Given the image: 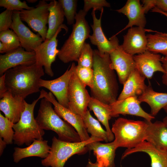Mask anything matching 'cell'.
<instances>
[{
    "label": "cell",
    "instance_id": "cell-1",
    "mask_svg": "<svg viewBox=\"0 0 167 167\" xmlns=\"http://www.w3.org/2000/svg\"><path fill=\"white\" fill-rule=\"evenodd\" d=\"M109 54L93 50V87L92 97L110 105L117 100L119 86L114 70L110 67Z\"/></svg>",
    "mask_w": 167,
    "mask_h": 167
},
{
    "label": "cell",
    "instance_id": "cell-2",
    "mask_svg": "<svg viewBox=\"0 0 167 167\" xmlns=\"http://www.w3.org/2000/svg\"><path fill=\"white\" fill-rule=\"evenodd\" d=\"M40 60L28 65H19L7 70L4 73L8 91L14 96L24 99L31 94L40 91L39 81L44 75Z\"/></svg>",
    "mask_w": 167,
    "mask_h": 167
},
{
    "label": "cell",
    "instance_id": "cell-3",
    "mask_svg": "<svg viewBox=\"0 0 167 167\" xmlns=\"http://www.w3.org/2000/svg\"><path fill=\"white\" fill-rule=\"evenodd\" d=\"M43 130L55 132L61 140L71 142L81 141L79 135L69 123L62 120L52 107V104L45 98L41 100L35 118Z\"/></svg>",
    "mask_w": 167,
    "mask_h": 167
},
{
    "label": "cell",
    "instance_id": "cell-4",
    "mask_svg": "<svg viewBox=\"0 0 167 167\" xmlns=\"http://www.w3.org/2000/svg\"><path fill=\"white\" fill-rule=\"evenodd\" d=\"M87 14L83 10L76 13L72 32L59 50L58 56L64 63L77 62L85 41L89 38L90 28L85 19Z\"/></svg>",
    "mask_w": 167,
    "mask_h": 167
},
{
    "label": "cell",
    "instance_id": "cell-5",
    "mask_svg": "<svg viewBox=\"0 0 167 167\" xmlns=\"http://www.w3.org/2000/svg\"><path fill=\"white\" fill-rule=\"evenodd\" d=\"M148 126L145 120L135 121L123 118L116 120L111 131L114 137L113 141L117 148H133L145 141Z\"/></svg>",
    "mask_w": 167,
    "mask_h": 167
},
{
    "label": "cell",
    "instance_id": "cell-6",
    "mask_svg": "<svg viewBox=\"0 0 167 167\" xmlns=\"http://www.w3.org/2000/svg\"><path fill=\"white\" fill-rule=\"evenodd\" d=\"M43 98L40 94L39 97L31 104L25 101V108L19 121L14 124L15 131L13 137L14 144L20 146L25 144L31 145L35 139H43L45 132L34 117V110L36 105L40 99Z\"/></svg>",
    "mask_w": 167,
    "mask_h": 167
},
{
    "label": "cell",
    "instance_id": "cell-7",
    "mask_svg": "<svg viewBox=\"0 0 167 167\" xmlns=\"http://www.w3.org/2000/svg\"><path fill=\"white\" fill-rule=\"evenodd\" d=\"M52 140L48 156L41 161V164L46 167H64L66 162L72 156L86 153L88 151L87 146L89 143L94 141H103L92 136L86 141L78 142L62 141L55 136L53 137Z\"/></svg>",
    "mask_w": 167,
    "mask_h": 167
},
{
    "label": "cell",
    "instance_id": "cell-8",
    "mask_svg": "<svg viewBox=\"0 0 167 167\" xmlns=\"http://www.w3.org/2000/svg\"><path fill=\"white\" fill-rule=\"evenodd\" d=\"M86 87L78 78L75 69L68 88V109L83 118L88 110L91 98Z\"/></svg>",
    "mask_w": 167,
    "mask_h": 167
},
{
    "label": "cell",
    "instance_id": "cell-9",
    "mask_svg": "<svg viewBox=\"0 0 167 167\" xmlns=\"http://www.w3.org/2000/svg\"><path fill=\"white\" fill-rule=\"evenodd\" d=\"M49 15V3L45 0H40L36 7L30 10H23L20 11L22 21L26 23L34 31L37 32L44 41L46 39Z\"/></svg>",
    "mask_w": 167,
    "mask_h": 167
},
{
    "label": "cell",
    "instance_id": "cell-10",
    "mask_svg": "<svg viewBox=\"0 0 167 167\" xmlns=\"http://www.w3.org/2000/svg\"><path fill=\"white\" fill-rule=\"evenodd\" d=\"M40 92V94L43 96V98L46 99L54 105V109L58 116L76 130L81 141H86L90 138L82 117L59 104L51 92H47L43 89Z\"/></svg>",
    "mask_w": 167,
    "mask_h": 167
},
{
    "label": "cell",
    "instance_id": "cell-11",
    "mask_svg": "<svg viewBox=\"0 0 167 167\" xmlns=\"http://www.w3.org/2000/svg\"><path fill=\"white\" fill-rule=\"evenodd\" d=\"M74 62L67 69L61 76L51 80L41 78L39 81L40 87H44L50 91L57 99L58 103L68 108L67 92L70 81L76 67Z\"/></svg>",
    "mask_w": 167,
    "mask_h": 167
},
{
    "label": "cell",
    "instance_id": "cell-12",
    "mask_svg": "<svg viewBox=\"0 0 167 167\" xmlns=\"http://www.w3.org/2000/svg\"><path fill=\"white\" fill-rule=\"evenodd\" d=\"M20 11H13L11 28L17 36L22 47L27 51H35L43 40L39 34L33 33L23 23L20 17Z\"/></svg>",
    "mask_w": 167,
    "mask_h": 167
},
{
    "label": "cell",
    "instance_id": "cell-13",
    "mask_svg": "<svg viewBox=\"0 0 167 167\" xmlns=\"http://www.w3.org/2000/svg\"><path fill=\"white\" fill-rule=\"evenodd\" d=\"M111 69L117 72L120 84H124L136 69L133 56L125 52L119 45L109 54Z\"/></svg>",
    "mask_w": 167,
    "mask_h": 167
},
{
    "label": "cell",
    "instance_id": "cell-14",
    "mask_svg": "<svg viewBox=\"0 0 167 167\" xmlns=\"http://www.w3.org/2000/svg\"><path fill=\"white\" fill-rule=\"evenodd\" d=\"M62 29L65 30L66 34L68 31L67 27H60L52 38L46 39L35 50L36 58L40 60L44 67L45 73L51 77L54 75L51 67L52 64L55 61L59 50L57 48L58 40L57 38Z\"/></svg>",
    "mask_w": 167,
    "mask_h": 167
},
{
    "label": "cell",
    "instance_id": "cell-15",
    "mask_svg": "<svg viewBox=\"0 0 167 167\" xmlns=\"http://www.w3.org/2000/svg\"><path fill=\"white\" fill-rule=\"evenodd\" d=\"M103 10V9L101 10L100 17L98 19L96 15V11L92 9L91 15L93 24L91 26L93 33L89 37L91 43L97 46L99 53L102 54L105 53L109 54L119 45L118 40L116 36H112L109 40L103 32L101 26V19Z\"/></svg>",
    "mask_w": 167,
    "mask_h": 167
},
{
    "label": "cell",
    "instance_id": "cell-16",
    "mask_svg": "<svg viewBox=\"0 0 167 167\" xmlns=\"http://www.w3.org/2000/svg\"><path fill=\"white\" fill-rule=\"evenodd\" d=\"M36 61L35 51H26L20 46L0 55V75H3L7 70L13 67L32 65Z\"/></svg>",
    "mask_w": 167,
    "mask_h": 167
},
{
    "label": "cell",
    "instance_id": "cell-17",
    "mask_svg": "<svg viewBox=\"0 0 167 167\" xmlns=\"http://www.w3.org/2000/svg\"><path fill=\"white\" fill-rule=\"evenodd\" d=\"M138 96H131L122 100H117L110 105L112 117L120 114L130 115L141 117L147 122H151L155 117L145 111L140 105Z\"/></svg>",
    "mask_w": 167,
    "mask_h": 167
},
{
    "label": "cell",
    "instance_id": "cell-18",
    "mask_svg": "<svg viewBox=\"0 0 167 167\" xmlns=\"http://www.w3.org/2000/svg\"><path fill=\"white\" fill-rule=\"evenodd\" d=\"M136 69L145 78L151 79L154 72H165L161 62L162 57L159 54L146 50L133 56Z\"/></svg>",
    "mask_w": 167,
    "mask_h": 167
},
{
    "label": "cell",
    "instance_id": "cell-19",
    "mask_svg": "<svg viewBox=\"0 0 167 167\" xmlns=\"http://www.w3.org/2000/svg\"><path fill=\"white\" fill-rule=\"evenodd\" d=\"M145 29L138 27L130 28L123 36L121 46L123 50L133 56L147 50V38Z\"/></svg>",
    "mask_w": 167,
    "mask_h": 167
},
{
    "label": "cell",
    "instance_id": "cell-20",
    "mask_svg": "<svg viewBox=\"0 0 167 167\" xmlns=\"http://www.w3.org/2000/svg\"><path fill=\"white\" fill-rule=\"evenodd\" d=\"M137 152L147 154L151 159V167H167V149L156 148L148 142L144 141L134 148L127 149L123 153L121 159Z\"/></svg>",
    "mask_w": 167,
    "mask_h": 167
},
{
    "label": "cell",
    "instance_id": "cell-21",
    "mask_svg": "<svg viewBox=\"0 0 167 167\" xmlns=\"http://www.w3.org/2000/svg\"><path fill=\"white\" fill-rule=\"evenodd\" d=\"M116 11L122 13L127 17L129 22L116 35L121 32L133 26L144 28L146 24L145 14L143 6L139 0H128L125 5Z\"/></svg>",
    "mask_w": 167,
    "mask_h": 167
},
{
    "label": "cell",
    "instance_id": "cell-22",
    "mask_svg": "<svg viewBox=\"0 0 167 167\" xmlns=\"http://www.w3.org/2000/svg\"><path fill=\"white\" fill-rule=\"evenodd\" d=\"M24 99L14 96L7 91L0 101V110L13 123L19 120L25 108Z\"/></svg>",
    "mask_w": 167,
    "mask_h": 167
},
{
    "label": "cell",
    "instance_id": "cell-23",
    "mask_svg": "<svg viewBox=\"0 0 167 167\" xmlns=\"http://www.w3.org/2000/svg\"><path fill=\"white\" fill-rule=\"evenodd\" d=\"M94 141L87 146L88 151L92 150L99 167H115L114 158L117 149L113 141L102 143Z\"/></svg>",
    "mask_w": 167,
    "mask_h": 167
},
{
    "label": "cell",
    "instance_id": "cell-24",
    "mask_svg": "<svg viewBox=\"0 0 167 167\" xmlns=\"http://www.w3.org/2000/svg\"><path fill=\"white\" fill-rule=\"evenodd\" d=\"M50 149L47 140L35 139L27 147H15L13 155V161L17 163L23 158L31 156H37L44 159L48 156Z\"/></svg>",
    "mask_w": 167,
    "mask_h": 167
},
{
    "label": "cell",
    "instance_id": "cell-25",
    "mask_svg": "<svg viewBox=\"0 0 167 167\" xmlns=\"http://www.w3.org/2000/svg\"><path fill=\"white\" fill-rule=\"evenodd\" d=\"M148 126L146 130L145 141L156 148L167 149V128L162 121L154 122L147 121Z\"/></svg>",
    "mask_w": 167,
    "mask_h": 167
},
{
    "label": "cell",
    "instance_id": "cell-26",
    "mask_svg": "<svg viewBox=\"0 0 167 167\" xmlns=\"http://www.w3.org/2000/svg\"><path fill=\"white\" fill-rule=\"evenodd\" d=\"M138 98L140 103L144 102L149 105L151 109L150 114L154 117L167 105V93L154 91L150 83Z\"/></svg>",
    "mask_w": 167,
    "mask_h": 167
},
{
    "label": "cell",
    "instance_id": "cell-27",
    "mask_svg": "<svg viewBox=\"0 0 167 167\" xmlns=\"http://www.w3.org/2000/svg\"><path fill=\"white\" fill-rule=\"evenodd\" d=\"M145 79L136 69L123 84V89L117 100H122L131 96L138 97L141 95L147 87L145 83Z\"/></svg>",
    "mask_w": 167,
    "mask_h": 167
},
{
    "label": "cell",
    "instance_id": "cell-28",
    "mask_svg": "<svg viewBox=\"0 0 167 167\" xmlns=\"http://www.w3.org/2000/svg\"><path fill=\"white\" fill-rule=\"evenodd\" d=\"M88 107L89 110L94 112L98 120L105 127L108 134L109 142L113 141L114 137L109 124V121L112 118L110 105L91 96Z\"/></svg>",
    "mask_w": 167,
    "mask_h": 167
},
{
    "label": "cell",
    "instance_id": "cell-29",
    "mask_svg": "<svg viewBox=\"0 0 167 167\" xmlns=\"http://www.w3.org/2000/svg\"><path fill=\"white\" fill-rule=\"evenodd\" d=\"M49 15L48 28L46 39H50L61 27H67L63 24L65 16L63 10L58 1L54 0L49 3Z\"/></svg>",
    "mask_w": 167,
    "mask_h": 167
},
{
    "label": "cell",
    "instance_id": "cell-30",
    "mask_svg": "<svg viewBox=\"0 0 167 167\" xmlns=\"http://www.w3.org/2000/svg\"><path fill=\"white\" fill-rule=\"evenodd\" d=\"M145 30L146 32H156L154 34L146 35L148 40L147 50L154 53H160L165 56H167V36L156 31L145 29Z\"/></svg>",
    "mask_w": 167,
    "mask_h": 167
},
{
    "label": "cell",
    "instance_id": "cell-31",
    "mask_svg": "<svg viewBox=\"0 0 167 167\" xmlns=\"http://www.w3.org/2000/svg\"><path fill=\"white\" fill-rule=\"evenodd\" d=\"M83 118L88 133L106 143L109 142L107 132L102 128L99 121L92 117L89 110H87Z\"/></svg>",
    "mask_w": 167,
    "mask_h": 167
},
{
    "label": "cell",
    "instance_id": "cell-32",
    "mask_svg": "<svg viewBox=\"0 0 167 167\" xmlns=\"http://www.w3.org/2000/svg\"><path fill=\"white\" fill-rule=\"evenodd\" d=\"M14 124L0 113V138L3 139L7 144L13 143L15 133L12 129Z\"/></svg>",
    "mask_w": 167,
    "mask_h": 167
},
{
    "label": "cell",
    "instance_id": "cell-33",
    "mask_svg": "<svg viewBox=\"0 0 167 167\" xmlns=\"http://www.w3.org/2000/svg\"><path fill=\"white\" fill-rule=\"evenodd\" d=\"M0 41L6 46L8 52L21 46L16 34L9 29L0 32Z\"/></svg>",
    "mask_w": 167,
    "mask_h": 167
},
{
    "label": "cell",
    "instance_id": "cell-34",
    "mask_svg": "<svg viewBox=\"0 0 167 167\" xmlns=\"http://www.w3.org/2000/svg\"><path fill=\"white\" fill-rule=\"evenodd\" d=\"M76 0H59L58 2L64 12L67 24L70 25L74 24L76 14L77 4Z\"/></svg>",
    "mask_w": 167,
    "mask_h": 167
},
{
    "label": "cell",
    "instance_id": "cell-35",
    "mask_svg": "<svg viewBox=\"0 0 167 167\" xmlns=\"http://www.w3.org/2000/svg\"><path fill=\"white\" fill-rule=\"evenodd\" d=\"M93 50L90 45L84 43L79 57L78 66L92 68L93 64Z\"/></svg>",
    "mask_w": 167,
    "mask_h": 167
},
{
    "label": "cell",
    "instance_id": "cell-36",
    "mask_svg": "<svg viewBox=\"0 0 167 167\" xmlns=\"http://www.w3.org/2000/svg\"><path fill=\"white\" fill-rule=\"evenodd\" d=\"M75 71L80 81L90 89L93 87V71L92 68L76 66Z\"/></svg>",
    "mask_w": 167,
    "mask_h": 167
},
{
    "label": "cell",
    "instance_id": "cell-37",
    "mask_svg": "<svg viewBox=\"0 0 167 167\" xmlns=\"http://www.w3.org/2000/svg\"><path fill=\"white\" fill-rule=\"evenodd\" d=\"M0 6L11 11H21L23 10H30L34 8L28 6L26 1L19 0H0Z\"/></svg>",
    "mask_w": 167,
    "mask_h": 167
},
{
    "label": "cell",
    "instance_id": "cell-38",
    "mask_svg": "<svg viewBox=\"0 0 167 167\" xmlns=\"http://www.w3.org/2000/svg\"><path fill=\"white\" fill-rule=\"evenodd\" d=\"M83 10L86 13L91 8L101 11L104 7H110V4L105 0H84Z\"/></svg>",
    "mask_w": 167,
    "mask_h": 167
},
{
    "label": "cell",
    "instance_id": "cell-39",
    "mask_svg": "<svg viewBox=\"0 0 167 167\" xmlns=\"http://www.w3.org/2000/svg\"><path fill=\"white\" fill-rule=\"evenodd\" d=\"M142 1L145 13L155 7L164 11L167 12V0H143Z\"/></svg>",
    "mask_w": 167,
    "mask_h": 167
},
{
    "label": "cell",
    "instance_id": "cell-40",
    "mask_svg": "<svg viewBox=\"0 0 167 167\" xmlns=\"http://www.w3.org/2000/svg\"><path fill=\"white\" fill-rule=\"evenodd\" d=\"M13 11L6 9L0 14V32L11 28L12 20Z\"/></svg>",
    "mask_w": 167,
    "mask_h": 167
},
{
    "label": "cell",
    "instance_id": "cell-41",
    "mask_svg": "<svg viewBox=\"0 0 167 167\" xmlns=\"http://www.w3.org/2000/svg\"><path fill=\"white\" fill-rule=\"evenodd\" d=\"M161 61L165 71L162 76V82L164 84L167 86V56L162 57Z\"/></svg>",
    "mask_w": 167,
    "mask_h": 167
},
{
    "label": "cell",
    "instance_id": "cell-42",
    "mask_svg": "<svg viewBox=\"0 0 167 167\" xmlns=\"http://www.w3.org/2000/svg\"><path fill=\"white\" fill-rule=\"evenodd\" d=\"M5 82V75L4 74L0 77V98H2L7 92Z\"/></svg>",
    "mask_w": 167,
    "mask_h": 167
},
{
    "label": "cell",
    "instance_id": "cell-43",
    "mask_svg": "<svg viewBox=\"0 0 167 167\" xmlns=\"http://www.w3.org/2000/svg\"><path fill=\"white\" fill-rule=\"evenodd\" d=\"M152 11L161 14L167 17V12L164 11L156 7L152 9ZM160 33L162 35L167 36V33H164L161 32Z\"/></svg>",
    "mask_w": 167,
    "mask_h": 167
},
{
    "label": "cell",
    "instance_id": "cell-44",
    "mask_svg": "<svg viewBox=\"0 0 167 167\" xmlns=\"http://www.w3.org/2000/svg\"><path fill=\"white\" fill-rule=\"evenodd\" d=\"M6 143L3 140L2 138H0V156H1L3 153L5 148Z\"/></svg>",
    "mask_w": 167,
    "mask_h": 167
},
{
    "label": "cell",
    "instance_id": "cell-45",
    "mask_svg": "<svg viewBox=\"0 0 167 167\" xmlns=\"http://www.w3.org/2000/svg\"><path fill=\"white\" fill-rule=\"evenodd\" d=\"M86 167H99L98 165L96 162L93 163L89 159Z\"/></svg>",
    "mask_w": 167,
    "mask_h": 167
},
{
    "label": "cell",
    "instance_id": "cell-46",
    "mask_svg": "<svg viewBox=\"0 0 167 167\" xmlns=\"http://www.w3.org/2000/svg\"><path fill=\"white\" fill-rule=\"evenodd\" d=\"M162 122L167 128V116L163 118Z\"/></svg>",
    "mask_w": 167,
    "mask_h": 167
},
{
    "label": "cell",
    "instance_id": "cell-47",
    "mask_svg": "<svg viewBox=\"0 0 167 167\" xmlns=\"http://www.w3.org/2000/svg\"><path fill=\"white\" fill-rule=\"evenodd\" d=\"M26 1L30 3H34L36 2L37 0H27Z\"/></svg>",
    "mask_w": 167,
    "mask_h": 167
},
{
    "label": "cell",
    "instance_id": "cell-48",
    "mask_svg": "<svg viewBox=\"0 0 167 167\" xmlns=\"http://www.w3.org/2000/svg\"><path fill=\"white\" fill-rule=\"evenodd\" d=\"M163 109L167 113V105H166Z\"/></svg>",
    "mask_w": 167,
    "mask_h": 167
}]
</instances>
